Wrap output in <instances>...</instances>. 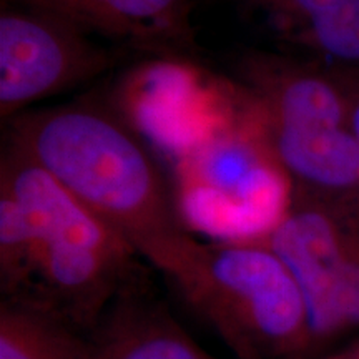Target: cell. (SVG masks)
Masks as SVG:
<instances>
[{"instance_id":"30bf717a","label":"cell","mask_w":359,"mask_h":359,"mask_svg":"<svg viewBox=\"0 0 359 359\" xmlns=\"http://www.w3.org/2000/svg\"><path fill=\"white\" fill-rule=\"evenodd\" d=\"M280 40L331 70L359 74V0H248Z\"/></svg>"},{"instance_id":"ba28073f","label":"cell","mask_w":359,"mask_h":359,"mask_svg":"<svg viewBox=\"0 0 359 359\" xmlns=\"http://www.w3.org/2000/svg\"><path fill=\"white\" fill-rule=\"evenodd\" d=\"M57 17L80 32L172 55L195 47L191 0H8Z\"/></svg>"},{"instance_id":"4fadbf2b","label":"cell","mask_w":359,"mask_h":359,"mask_svg":"<svg viewBox=\"0 0 359 359\" xmlns=\"http://www.w3.org/2000/svg\"><path fill=\"white\" fill-rule=\"evenodd\" d=\"M323 359H359V336L344 346L334 349L333 353L326 354Z\"/></svg>"},{"instance_id":"277c9868","label":"cell","mask_w":359,"mask_h":359,"mask_svg":"<svg viewBox=\"0 0 359 359\" xmlns=\"http://www.w3.org/2000/svg\"><path fill=\"white\" fill-rule=\"evenodd\" d=\"M240 92L293 200L359 218V138L336 70L311 60L255 53Z\"/></svg>"},{"instance_id":"3957f363","label":"cell","mask_w":359,"mask_h":359,"mask_svg":"<svg viewBox=\"0 0 359 359\" xmlns=\"http://www.w3.org/2000/svg\"><path fill=\"white\" fill-rule=\"evenodd\" d=\"M0 195L19 206L30 231L25 286L17 298L6 299L39 304L90 333L138 275L140 255L122 233L8 143L0 163Z\"/></svg>"},{"instance_id":"5b68a950","label":"cell","mask_w":359,"mask_h":359,"mask_svg":"<svg viewBox=\"0 0 359 359\" xmlns=\"http://www.w3.org/2000/svg\"><path fill=\"white\" fill-rule=\"evenodd\" d=\"M173 193L183 230L215 241L263 243L290 210L288 180L240 88L236 105L224 103L177 145Z\"/></svg>"},{"instance_id":"7c38bea8","label":"cell","mask_w":359,"mask_h":359,"mask_svg":"<svg viewBox=\"0 0 359 359\" xmlns=\"http://www.w3.org/2000/svg\"><path fill=\"white\" fill-rule=\"evenodd\" d=\"M343 80L349 98V109H351V120L354 132L359 138V74H348V72H338Z\"/></svg>"},{"instance_id":"6da1fadb","label":"cell","mask_w":359,"mask_h":359,"mask_svg":"<svg viewBox=\"0 0 359 359\" xmlns=\"http://www.w3.org/2000/svg\"><path fill=\"white\" fill-rule=\"evenodd\" d=\"M238 359H302L313 349L304 296L266 243L178 230L137 246Z\"/></svg>"},{"instance_id":"7a4b0ae2","label":"cell","mask_w":359,"mask_h":359,"mask_svg":"<svg viewBox=\"0 0 359 359\" xmlns=\"http://www.w3.org/2000/svg\"><path fill=\"white\" fill-rule=\"evenodd\" d=\"M8 145L138 245L183 230L173 185L132 125L95 105L17 115Z\"/></svg>"},{"instance_id":"9c48e42d","label":"cell","mask_w":359,"mask_h":359,"mask_svg":"<svg viewBox=\"0 0 359 359\" xmlns=\"http://www.w3.org/2000/svg\"><path fill=\"white\" fill-rule=\"evenodd\" d=\"M92 359H217L135 276L90 331Z\"/></svg>"},{"instance_id":"52a82bcc","label":"cell","mask_w":359,"mask_h":359,"mask_svg":"<svg viewBox=\"0 0 359 359\" xmlns=\"http://www.w3.org/2000/svg\"><path fill=\"white\" fill-rule=\"evenodd\" d=\"M115 64L114 53L57 17L24 6L0 13V116L79 87Z\"/></svg>"},{"instance_id":"8fae6325","label":"cell","mask_w":359,"mask_h":359,"mask_svg":"<svg viewBox=\"0 0 359 359\" xmlns=\"http://www.w3.org/2000/svg\"><path fill=\"white\" fill-rule=\"evenodd\" d=\"M0 359H92L90 333L39 304L4 299Z\"/></svg>"},{"instance_id":"8992f818","label":"cell","mask_w":359,"mask_h":359,"mask_svg":"<svg viewBox=\"0 0 359 359\" xmlns=\"http://www.w3.org/2000/svg\"><path fill=\"white\" fill-rule=\"evenodd\" d=\"M263 243L283 259L302 290L313 348L358 330V217L291 200L290 210Z\"/></svg>"}]
</instances>
